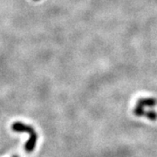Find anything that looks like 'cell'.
Here are the masks:
<instances>
[{
	"label": "cell",
	"mask_w": 157,
	"mask_h": 157,
	"mask_svg": "<svg viewBox=\"0 0 157 157\" xmlns=\"http://www.w3.org/2000/svg\"><path fill=\"white\" fill-rule=\"evenodd\" d=\"M11 128L14 132H17V133H28L30 135V138L25 145V149L28 153H32L33 151L37 144V140H38V135L35 132L33 128L20 121L14 122L12 124Z\"/></svg>",
	"instance_id": "6da1fadb"
},
{
	"label": "cell",
	"mask_w": 157,
	"mask_h": 157,
	"mask_svg": "<svg viewBox=\"0 0 157 157\" xmlns=\"http://www.w3.org/2000/svg\"><path fill=\"white\" fill-rule=\"evenodd\" d=\"M157 101L153 99V98H143V99H140L137 101V106L140 107H155L156 105Z\"/></svg>",
	"instance_id": "7a4b0ae2"
},
{
	"label": "cell",
	"mask_w": 157,
	"mask_h": 157,
	"mask_svg": "<svg viewBox=\"0 0 157 157\" xmlns=\"http://www.w3.org/2000/svg\"><path fill=\"white\" fill-rule=\"evenodd\" d=\"M143 116H145V117L151 120V121H155V120H157V113L153 111V110H151V111H145Z\"/></svg>",
	"instance_id": "3957f363"
},
{
	"label": "cell",
	"mask_w": 157,
	"mask_h": 157,
	"mask_svg": "<svg viewBox=\"0 0 157 157\" xmlns=\"http://www.w3.org/2000/svg\"><path fill=\"white\" fill-rule=\"evenodd\" d=\"M144 113H145L144 107H140V106L135 107V108L134 109V113H135L136 116H143L144 115Z\"/></svg>",
	"instance_id": "277c9868"
},
{
	"label": "cell",
	"mask_w": 157,
	"mask_h": 157,
	"mask_svg": "<svg viewBox=\"0 0 157 157\" xmlns=\"http://www.w3.org/2000/svg\"><path fill=\"white\" fill-rule=\"evenodd\" d=\"M13 157H18V156H17V155H14V156Z\"/></svg>",
	"instance_id": "5b68a950"
}]
</instances>
